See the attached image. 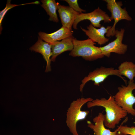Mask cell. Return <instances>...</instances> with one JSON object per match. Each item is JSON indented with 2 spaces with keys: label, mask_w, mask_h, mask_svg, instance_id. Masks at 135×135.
<instances>
[{
  "label": "cell",
  "mask_w": 135,
  "mask_h": 135,
  "mask_svg": "<svg viewBox=\"0 0 135 135\" xmlns=\"http://www.w3.org/2000/svg\"><path fill=\"white\" fill-rule=\"evenodd\" d=\"M101 106L105 109L106 114L104 115V124L106 127L114 128L122 119L128 114L116 103L113 96H110L108 99L104 98H96L87 103L88 108L96 106Z\"/></svg>",
  "instance_id": "1"
},
{
  "label": "cell",
  "mask_w": 135,
  "mask_h": 135,
  "mask_svg": "<svg viewBox=\"0 0 135 135\" xmlns=\"http://www.w3.org/2000/svg\"><path fill=\"white\" fill-rule=\"evenodd\" d=\"M74 47L69 53V56L73 57L81 56L84 60L93 61L103 58L100 47L95 46L96 43L91 39L78 40L76 38L72 40Z\"/></svg>",
  "instance_id": "2"
},
{
  "label": "cell",
  "mask_w": 135,
  "mask_h": 135,
  "mask_svg": "<svg viewBox=\"0 0 135 135\" xmlns=\"http://www.w3.org/2000/svg\"><path fill=\"white\" fill-rule=\"evenodd\" d=\"M93 100L91 98H81L73 101L71 103L66 112V123L73 135H79L77 131L76 124L79 121L85 119L90 113L88 110H82V106Z\"/></svg>",
  "instance_id": "3"
},
{
  "label": "cell",
  "mask_w": 135,
  "mask_h": 135,
  "mask_svg": "<svg viewBox=\"0 0 135 135\" xmlns=\"http://www.w3.org/2000/svg\"><path fill=\"white\" fill-rule=\"evenodd\" d=\"M118 89V92L114 96L117 104L128 113L135 116V109L133 107L135 103V96L132 93L135 89V83L129 81L126 86L122 85Z\"/></svg>",
  "instance_id": "4"
},
{
  "label": "cell",
  "mask_w": 135,
  "mask_h": 135,
  "mask_svg": "<svg viewBox=\"0 0 135 135\" xmlns=\"http://www.w3.org/2000/svg\"><path fill=\"white\" fill-rule=\"evenodd\" d=\"M112 75H116L120 78L127 85V80L120 74L118 69H115L112 67L106 68L102 66L90 72L88 76L85 77L82 80V83L80 86V91L82 92L85 84L90 81L94 82V85L99 86L100 84L103 82L108 76Z\"/></svg>",
  "instance_id": "5"
},
{
  "label": "cell",
  "mask_w": 135,
  "mask_h": 135,
  "mask_svg": "<svg viewBox=\"0 0 135 135\" xmlns=\"http://www.w3.org/2000/svg\"><path fill=\"white\" fill-rule=\"evenodd\" d=\"M107 3V9L111 12L110 17L111 21L114 20L112 26L108 30L106 36L109 37L115 35V26L116 24L121 20H125L131 21L132 19L128 14L126 8H122L121 6L122 4L121 1L116 2V0H104Z\"/></svg>",
  "instance_id": "6"
},
{
  "label": "cell",
  "mask_w": 135,
  "mask_h": 135,
  "mask_svg": "<svg viewBox=\"0 0 135 135\" xmlns=\"http://www.w3.org/2000/svg\"><path fill=\"white\" fill-rule=\"evenodd\" d=\"M84 20H89L95 28H100L102 26L100 22L102 21H103L104 23H109L111 21L108 15L98 7L91 12L82 13L77 15L72 25L74 29H77V26L78 23Z\"/></svg>",
  "instance_id": "7"
},
{
  "label": "cell",
  "mask_w": 135,
  "mask_h": 135,
  "mask_svg": "<svg viewBox=\"0 0 135 135\" xmlns=\"http://www.w3.org/2000/svg\"><path fill=\"white\" fill-rule=\"evenodd\" d=\"M124 31V30L122 28L120 30H116V39L106 45L100 47L103 55L109 58L111 52L122 54L126 52L128 45L122 42Z\"/></svg>",
  "instance_id": "8"
},
{
  "label": "cell",
  "mask_w": 135,
  "mask_h": 135,
  "mask_svg": "<svg viewBox=\"0 0 135 135\" xmlns=\"http://www.w3.org/2000/svg\"><path fill=\"white\" fill-rule=\"evenodd\" d=\"M112 27L108 26L106 28L102 26L100 28L97 29L94 27L91 23L87 26V30L80 28L86 34L93 42H97L100 45L104 44L108 42L109 38H106L104 34H106L108 30Z\"/></svg>",
  "instance_id": "9"
},
{
  "label": "cell",
  "mask_w": 135,
  "mask_h": 135,
  "mask_svg": "<svg viewBox=\"0 0 135 135\" xmlns=\"http://www.w3.org/2000/svg\"><path fill=\"white\" fill-rule=\"evenodd\" d=\"M29 49L32 51L41 54L46 61V66L45 72H48L51 71L50 57L52 55L50 44L44 41L39 36L36 43L31 47Z\"/></svg>",
  "instance_id": "10"
},
{
  "label": "cell",
  "mask_w": 135,
  "mask_h": 135,
  "mask_svg": "<svg viewBox=\"0 0 135 135\" xmlns=\"http://www.w3.org/2000/svg\"><path fill=\"white\" fill-rule=\"evenodd\" d=\"M58 11L62 26L72 32V27L76 16L80 14L69 6L62 5L58 3Z\"/></svg>",
  "instance_id": "11"
},
{
  "label": "cell",
  "mask_w": 135,
  "mask_h": 135,
  "mask_svg": "<svg viewBox=\"0 0 135 135\" xmlns=\"http://www.w3.org/2000/svg\"><path fill=\"white\" fill-rule=\"evenodd\" d=\"M73 36L54 42L49 43L50 45L52 55L50 58L51 62L55 61L57 56L62 52L68 51H71L74 48Z\"/></svg>",
  "instance_id": "12"
},
{
  "label": "cell",
  "mask_w": 135,
  "mask_h": 135,
  "mask_svg": "<svg viewBox=\"0 0 135 135\" xmlns=\"http://www.w3.org/2000/svg\"><path fill=\"white\" fill-rule=\"evenodd\" d=\"M104 115L102 113L100 112L93 119L94 124L90 121H87L88 126L93 130L95 135H116L118 129L112 132L106 128L104 124Z\"/></svg>",
  "instance_id": "13"
},
{
  "label": "cell",
  "mask_w": 135,
  "mask_h": 135,
  "mask_svg": "<svg viewBox=\"0 0 135 135\" xmlns=\"http://www.w3.org/2000/svg\"><path fill=\"white\" fill-rule=\"evenodd\" d=\"M72 32L67 28L62 26L54 32L48 34L40 32L38 34L39 36L43 40L51 43L72 36Z\"/></svg>",
  "instance_id": "14"
},
{
  "label": "cell",
  "mask_w": 135,
  "mask_h": 135,
  "mask_svg": "<svg viewBox=\"0 0 135 135\" xmlns=\"http://www.w3.org/2000/svg\"><path fill=\"white\" fill-rule=\"evenodd\" d=\"M40 1L42 3L41 6L49 16V20L58 22L59 20L56 12L58 10V3H56L55 0H42Z\"/></svg>",
  "instance_id": "15"
},
{
  "label": "cell",
  "mask_w": 135,
  "mask_h": 135,
  "mask_svg": "<svg viewBox=\"0 0 135 135\" xmlns=\"http://www.w3.org/2000/svg\"><path fill=\"white\" fill-rule=\"evenodd\" d=\"M120 74L124 76L131 82H134L135 77V64L131 62L125 61L122 63L118 67Z\"/></svg>",
  "instance_id": "16"
},
{
  "label": "cell",
  "mask_w": 135,
  "mask_h": 135,
  "mask_svg": "<svg viewBox=\"0 0 135 135\" xmlns=\"http://www.w3.org/2000/svg\"><path fill=\"white\" fill-rule=\"evenodd\" d=\"M11 0H8L6 4L5 8L2 10L0 11V34L2 31V19L4 17V16L6 13L10 9L15 6L20 5H22L26 4H39V2L38 1H36L35 2H32L30 3H26L20 4H12L10 3Z\"/></svg>",
  "instance_id": "17"
},
{
  "label": "cell",
  "mask_w": 135,
  "mask_h": 135,
  "mask_svg": "<svg viewBox=\"0 0 135 135\" xmlns=\"http://www.w3.org/2000/svg\"><path fill=\"white\" fill-rule=\"evenodd\" d=\"M124 121L123 122V123ZM122 124L120 126H118L117 128L118 129V132L121 133L130 135H135V126L128 127L127 125L123 126L122 125Z\"/></svg>",
  "instance_id": "18"
},
{
  "label": "cell",
  "mask_w": 135,
  "mask_h": 135,
  "mask_svg": "<svg viewBox=\"0 0 135 135\" xmlns=\"http://www.w3.org/2000/svg\"><path fill=\"white\" fill-rule=\"evenodd\" d=\"M69 4V6L76 12L81 13L82 12H85V10L81 8L79 6L77 0H65Z\"/></svg>",
  "instance_id": "19"
},
{
  "label": "cell",
  "mask_w": 135,
  "mask_h": 135,
  "mask_svg": "<svg viewBox=\"0 0 135 135\" xmlns=\"http://www.w3.org/2000/svg\"><path fill=\"white\" fill-rule=\"evenodd\" d=\"M116 135H130L121 133L119 132H118L116 134Z\"/></svg>",
  "instance_id": "20"
},
{
  "label": "cell",
  "mask_w": 135,
  "mask_h": 135,
  "mask_svg": "<svg viewBox=\"0 0 135 135\" xmlns=\"http://www.w3.org/2000/svg\"><path fill=\"white\" fill-rule=\"evenodd\" d=\"M89 135H90V134H89Z\"/></svg>",
  "instance_id": "21"
}]
</instances>
